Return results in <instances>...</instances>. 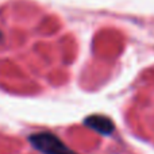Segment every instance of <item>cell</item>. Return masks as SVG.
<instances>
[{"label": "cell", "instance_id": "6da1fadb", "mask_svg": "<svg viewBox=\"0 0 154 154\" xmlns=\"http://www.w3.org/2000/svg\"><path fill=\"white\" fill-rule=\"evenodd\" d=\"M30 142L42 154H76L61 139L50 133L34 134L30 137Z\"/></svg>", "mask_w": 154, "mask_h": 154}, {"label": "cell", "instance_id": "7a4b0ae2", "mask_svg": "<svg viewBox=\"0 0 154 154\" xmlns=\"http://www.w3.org/2000/svg\"><path fill=\"white\" fill-rule=\"evenodd\" d=\"M85 125L88 127L93 128L95 131H97V133L104 134V135L111 134L115 128L111 120L106 116H101V115H92V116H89L85 120Z\"/></svg>", "mask_w": 154, "mask_h": 154}]
</instances>
